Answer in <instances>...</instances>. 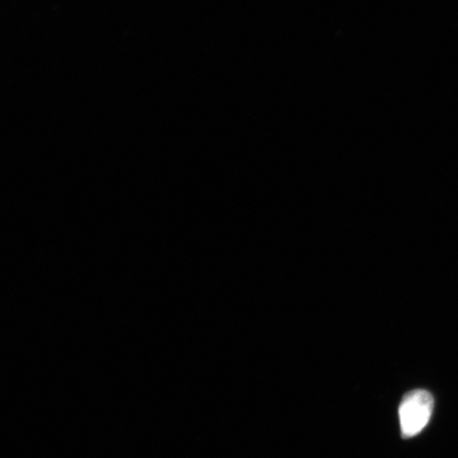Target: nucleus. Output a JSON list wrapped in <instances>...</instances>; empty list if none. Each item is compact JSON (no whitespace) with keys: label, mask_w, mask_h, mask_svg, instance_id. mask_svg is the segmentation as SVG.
<instances>
[{"label":"nucleus","mask_w":458,"mask_h":458,"mask_svg":"<svg viewBox=\"0 0 458 458\" xmlns=\"http://www.w3.org/2000/svg\"><path fill=\"white\" fill-rule=\"evenodd\" d=\"M434 398L425 389H416L405 394L399 405L401 434L411 438L428 426L433 414Z\"/></svg>","instance_id":"f257e3e1"}]
</instances>
